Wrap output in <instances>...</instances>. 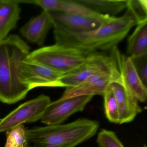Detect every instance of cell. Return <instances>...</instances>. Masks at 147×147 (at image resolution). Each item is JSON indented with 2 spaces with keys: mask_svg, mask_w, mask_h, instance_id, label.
Masks as SVG:
<instances>
[{
  "mask_svg": "<svg viewBox=\"0 0 147 147\" xmlns=\"http://www.w3.org/2000/svg\"><path fill=\"white\" fill-rule=\"evenodd\" d=\"M137 24L135 16L126 8L123 16L111 17L101 27L89 32H72L59 26L54 25V37L57 44L88 54L105 53L117 47Z\"/></svg>",
  "mask_w": 147,
  "mask_h": 147,
  "instance_id": "cell-1",
  "label": "cell"
},
{
  "mask_svg": "<svg viewBox=\"0 0 147 147\" xmlns=\"http://www.w3.org/2000/svg\"><path fill=\"white\" fill-rule=\"evenodd\" d=\"M30 50L18 35H10L0 41V101L3 103H17L30 91L23 76V64Z\"/></svg>",
  "mask_w": 147,
  "mask_h": 147,
  "instance_id": "cell-2",
  "label": "cell"
},
{
  "mask_svg": "<svg viewBox=\"0 0 147 147\" xmlns=\"http://www.w3.org/2000/svg\"><path fill=\"white\" fill-rule=\"evenodd\" d=\"M99 123L80 118L67 124L46 125L26 130L28 147H76L93 137Z\"/></svg>",
  "mask_w": 147,
  "mask_h": 147,
  "instance_id": "cell-3",
  "label": "cell"
},
{
  "mask_svg": "<svg viewBox=\"0 0 147 147\" xmlns=\"http://www.w3.org/2000/svg\"><path fill=\"white\" fill-rule=\"evenodd\" d=\"M90 54L55 43L30 52L26 61L42 64L65 74L82 65Z\"/></svg>",
  "mask_w": 147,
  "mask_h": 147,
  "instance_id": "cell-4",
  "label": "cell"
},
{
  "mask_svg": "<svg viewBox=\"0 0 147 147\" xmlns=\"http://www.w3.org/2000/svg\"><path fill=\"white\" fill-rule=\"evenodd\" d=\"M119 70L113 50L109 55L105 53H92L88 55L82 65L64 74L60 81L64 87L74 86L92 76Z\"/></svg>",
  "mask_w": 147,
  "mask_h": 147,
  "instance_id": "cell-5",
  "label": "cell"
},
{
  "mask_svg": "<svg viewBox=\"0 0 147 147\" xmlns=\"http://www.w3.org/2000/svg\"><path fill=\"white\" fill-rule=\"evenodd\" d=\"M51 102L49 96L41 94L20 105L0 120V133L8 131L24 123L41 119Z\"/></svg>",
  "mask_w": 147,
  "mask_h": 147,
  "instance_id": "cell-6",
  "label": "cell"
},
{
  "mask_svg": "<svg viewBox=\"0 0 147 147\" xmlns=\"http://www.w3.org/2000/svg\"><path fill=\"white\" fill-rule=\"evenodd\" d=\"M93 96H77L69 98H60L51 102L46 107L41 119L46 125L62 124L74 113L82 111Z\"/></svg>",
  "mask_w": 147,
  "mask_h": 147,
  "instance_id": "cell-7",
  "label": "cell"
},
{
  "mask_svg": "<svg viewBox=\"0 0 147 147\" xmlns=\"http://www.w3.org/2000/svg\"><path fill=\"white\" fill-rule=\"evenodd\" d=\"M53 26L57 25L74 32L92 31L101 27L111 17L108 15L97 16L70 14L59 12H49Z\"/></svg>",
  "mask_w": 147,
  "mask_h": 147,
  "instance_id": "cell-8",
  "label": "cell"
},
{
  "mask_svg": "<svg viewBox=\"0 0 147 147\" xmlns=\"http://www.w3.org/2000/svg\"><path fill=\"white\" fill-rule=\"evenodd\" d=\"M63 73L26 60L23 64L24 82L30 90L40 87H64L60 81Z\"/></svg>",
  "mask_w": 147,
  "mask_h": 147,
  "instance_id": "cell-9",
  "label": "cell"
},
{
  "mask_svg": "<svg viewBox=\"0 0 147 147\" xmlns=\"http://www.w3.org/2000/svg\"><path fill=\"white\" fill-rule=\"evenodd\" d=\"M120 78L119 70L92 76L74 86L66 88L61 98L66 99L85 95L103 96L111 82Z\"/></svg>",
  "mask_w": 147,
  "mask_h": 147,
  "instance_id": "cell-10",
  "label": "cell"
},
{
  "mask_svg": "<svg viewBox=\"0 0 147 147\" xmlns=\"http://www.w3.org/2000/svg\"><path fill=\"white\" fill-rule=\"evenodd\" d=\"M123 83L132 95L141 102L147 98V86L141 80L131 59L122 55L117 47L113 49Z\"/></svg>",
  "mask_w": 147,
  "mask_h": 147,
  "instance_id": "cell-11",
  "label": "cell"
},
{
  "mask_svg": "<svg viewBox=\"0 0 147 147\" xmlns=\"http://www.w3.org/2000/svg\"><path fill=\"white\" fill-rule=\"evenodd\" d=\"M109 87L113 92L117 104L119 124L133 121L136 116L142 111L138 100L125 87L121 78L111 82Z\"/></svg>",
  "mask_w": 147,
  "mask_h": 147,
  "instance_id": "cell-12",
  "label": "cell"
},
{
  "mask_svg": "<svg viewBox=\"0 0 147 147\" xmlns=\"http://www.w3.org/2000/svg\"><path fill=\"white\" fill-rule=\"evenodd\" d=\"M53 25L49 12L43 11L39 15L30 20L21 28L20 32L30 42L41 46Z\"/></svg>",
  "mask_w": 147,
  "mask_h": 147,
  "instance_id": "cell-13",
  "label": "cell"
},
{
  "mask_svg": "<svg viewBox=\"0 0 147 147\" xmlns=\"http://www.w3.org/2000/svg\"><path fill=\"white\" fill-rule=\"evenodd\" d=\"M22 3L39 6L43 11L48 12H59L88 16L100 15L89 10L76 0H30L22 1Z\"/></svg>",
  "mask_w": 147,
  "mask_h": 147,
  "instance_id": "cell-14",
  "label": "cell"
},
{
  "mask_svg": "<svg viewBox=\"0 0 147 147\" xmlns=\"http://www.w3.org/2000/svg\"><path fill=\"white\" fill-rule=\"evenodd\" d=\"M19 0H0V41L8 37L20 18Z\"/></svg>",
  "mask_w": 147,
  "mask_h": 147,
  "instance_id": "cell-15",
  "label": "cell"
},
{
  "mask_svg": "<svg viewBox=\"0 0 147 147\" xmlns=\"http://www.w3.org/2000/svg\"><path fill=\"white\" fill-rule=\"evenodd\" d=\"M136 26L127 40L126 53L131 58L147 54V20Z\"/></svg>",
  "mask_w": 147,
  "mask_h": 147,
  "instance_id": "cell-16",
  "label": "cell"
},
{
  "mask_svg": "<svg viewBox=\"0 0 147 147\" xmlns=\"http://www.w3.org/2000/svg\"><path fill=\"white\" fill-rule=\"evenodd\" d=\"M95 13L115 17L127 7L128 0H76Z\"/></svg>",
  "mask_w": 147,
  "mask_h": 147,
  "instance_id": "cell-17",
  "label": "cell"
},
{
  "mask_svg": "<svg viewBox=\"0 0 147 147\" xmlns=\"http://www.w3.org/2000/svg\"><path fill=\"white\" fill-rule=\"evenodd\" d=\"M106 117L111 123H119L118 108L114 94L109 86L103 95Z\"/></svg>",
  "mask_w": 147,
  "mask_h": 147,
  "instance_id": "cell-18",
  "label": "cell"
},
{
  "mask_svg": "<svg viewBox=\"0 0 147 147\" xmlns=\"http://www.w3.org/2000/svg\"><path fill=\"white\" fill-rule=\"evenodd\" d=\"M26 130L21 125L7 131L5 147H28Z\"/></svg>",
  "mask_w": 147,
  "mask_h": 147,
  "instance_id": "cell-19",
  "label": "cell"
},
{
  "mask_svg": "<svg viewBox=\"0 0 147 147\" xmlns=\"http://www.w3.org/2000/svg\"><path fill=\"white\" fill-rule=\"evenodd\" d=\"M98 147H124L114 131L102 129L97 138Z\"/></svg>",
  "mask_w": 147,
  "mask_h": 147,
  "instance_id": "cell-20",
  "label": "cell"
},
{
  "mask_svg": "<svg viewBox=\"0 0 147 147\" xmlns=\"http://www.w3.org/2000/svg\"><path fill=\"white\" fill-rule=\"evenodd\" d=\"M126 8L129 9L132 13L136 18L137 24L147 20V1L146 0H128Z\"/></svg>",
  "mask_w": 147,
  "mask_h": 147,
  "instance_id": "cell-21",
  "label": "cell"
},
{
  "mask_svg": "<svg viewBox=\"0 0 147 147\" xmlns=\"http://www.w3.org/2000/svg\"><path fill=\"white\" fill-rule=\"evenodd\" d=\"M130 58L140 79L144 85L147 86V54Z\"/></svg>",
  "mask_w": 147,
  "mask_h": 147,
  "instance_id": "cell-22",
  "label": "cell"
},
{
  "mask_svg": "<svg viewBox=\"0 0 147 147\" xmlns=\"http://www.w3.org/2000/svg\"><path fill=\"white\" fill-rule=\"evenodd\" d=\"M143 147H146V145H145V144H144V145Z\"/></svg>",
  "mask_w": 147,
  "mask_h": 147,
  "instance_id": "cell-23",
  "label": "cell"
}]
</instances>
